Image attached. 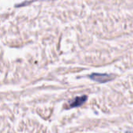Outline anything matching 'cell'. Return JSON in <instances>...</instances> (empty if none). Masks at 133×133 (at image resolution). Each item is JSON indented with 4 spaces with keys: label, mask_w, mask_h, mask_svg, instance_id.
<instances>
[{
    "label": "cell",
    "mask_w": 133,
    "mask_h": 133,
    "mask_svg": "<svg viewBox=\"0 0 133 133\" xmlns=\"http://www.w3.org/2000/svg\"><path fill=\"white\" fill-rule=\"evenodd\" d=\"M87 96H78L75 99L72 100V102L70 104V108H74V107H78L82 105L87 99Z\"/></svg>",
    "instance_id": "cell-2"
},
{
    "label": "cell",
    "mask_w": 133,
    "mask_h": 133,
    "mask_svg": "<svg viewBox=\"0 0 133 133\" xmlns=\"http://www.w3.org/2000/svg\"><path fill=\"white\" fill-rule=\"evenodd\" d=\"M89 77L90 79H92L95 82H99V83H105V82H110L114 78V77L113 75H107V74H99V73H93V74L90 75Z\"/></svg>",
    "instance_id": "cell-1"
}]
</instances>
